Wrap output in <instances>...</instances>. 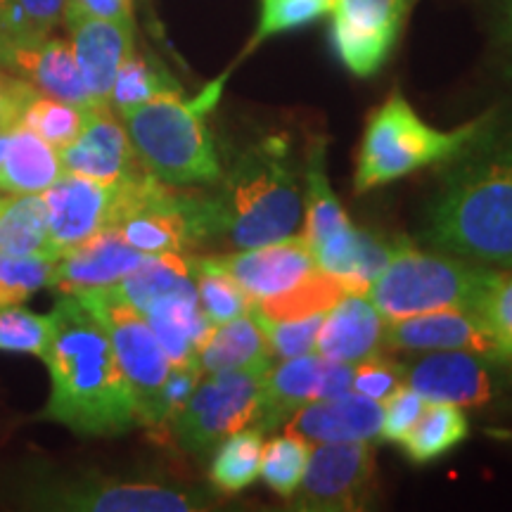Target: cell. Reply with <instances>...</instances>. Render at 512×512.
Here are the masks:
<instances>
[{
    "instance_id": "31",
    "label": "cell",
    "mask_w": 512,
    "mask_h": 512,
    "mask_svg": "<svg viewBox=\"0 0 512 512\" xmlns=\"http://www.w3.org/2000/svg\"><path fill=\"white\" fill-rule=\"evenodd\" d=\"M306 230L304 240L311 249L320 242L330 240L332 235L342 233L351 226L347 211L342 209L337 195L332 192L328 176H325V143L316 140L309 152V166H306Z\"/></svg>"
},
{
    "instance_id": "17",
    "label": "cell",
    "mask_w": 512,
    "mask_h": 512,
    "mask_svg": "<svg viewBox=\"0 0 512 512\" xmlns=\"http://www.w3.org/2000/svg\"><path fill=\"white\" fill-rule=\"evenodd\" d=\"M64 174L117 183L143 174V164L133 150L126 128L117 121L110 107L88 110L86 126L79 138L60 150Z\"/></svg>"
},
{
    "instance_id": "45",
    "label": "cell",
    "mask_w": 512,
    "mask_h": 512,
    "mask_svg": "<svg viewBox=\"0 0 512 512\" xmlns=\"http://www.w3.org/2000/svg\"><path fill=\"white\" fill-rule=\"evenodd\" d=\"M202 368L197 363L190 366H171V373L166 377L162 394H159V406H157V427L155 430H169L171 422L178 415V411L185 406V401L190 399V394L195 392V387L202 380Z\"/></svg>"
},
{
    "instance_id": "4",
    "label": "cell",
    "mask_w": 512,
    "mask_h": 512,
    "mask_svg": "<svg viewBox=\"0 0 512 512\" xmlns=\"http://www.w3.org/2000/svg\"><path fill=\"white\" fill-rule=\"evenodd\" d=\"M219 93V83L197 100L164 93L119 114L143 169L174 188H209L223 178L204 112Z\"/></svg>"
},
{
    "instance_id": "27",
    "label": "cell",
    "mask_w": 512,
    "mask_h": 512,
    "mask_svg": "<svg viewBox=\"0 0 512 512\" xmlns=\"http://www.w3.org/2000/svg\"><path fill=\"white\" fill-rule=\"evenodd\" d=\"M195 256L190 254H147L136 271L107 287L143 313L147 306L166 294L195 290Z\"/></svg>"
},
{
    "instance_id": "11",
    "label": "cell",
    "mask_w": 512,
    "mask_h": 512,
    "mask_svg": "<svg viewBox=\"0 0 512 512\" xmlns=\"http://www.w3.org/2000/svg\"><path fill=\"white\" fill-rule=\"evenodd\" d=\"M375 491V451L370 441H332L311 448L297 510H363Z\"/></svg>"
},
{
    "instance_id": "38",
    "label": "cell",
    "mask_w": 512,
    "mask_h": 512,
    "mask_svg": "<svg viewBox=\"0 0 512 512\" xmlns=\"http://www.w3.org/2000/svg\"><path fill=\"white\" fill-rule=\"evenodd\" d=\"M55 332L53 313L41 316L19 304L0 306V351L43 358Z\"/></svg>"
},
{
    "instance_id": "36",
    "label": "cell",
    "mask_w": 512,
    "mask_h": 512,
    "mask_svg": "<svg viewBox=\"0 0 512 512\" xmlns=\"http://www.w3.org/2000/svg\"><path fill=\"white\" fill-rule=\"evenodd\" d=\"M88 110L86 107L72 105V102L48 98V95L38 93L34 100L29 102V107L24 110L22 124L29 131H34L41 136L46 143H50L57 150L67 147L72 140L79 138V133L86 126Z\"/></svg>"
},
{
    "instance_id": "37",
    "label": "cell",
    "mask_w": 512,
    "mask_h": 512,
    "mask_svg": "<svg viewBox=\"0 0 512 512\" xmlns=\"http://www.w3.org/2000/svg\"><path fill=\"white\" fill-rule=\"evenodd\" d=\"M311 458V444L294 434H283L264 444L261 451V472L268 489H273L278 496L292 498L297 486L302 484Z\"/></svg>"
},
{
    "instance_id": "50",
    "label": "cell",
    "mask_w": 512,
    "mask_h": 512,
    "mask_svg": "<svg viewBox=\"0 0 512 512\" xmlns=\"http://www.w3.org/2000/svg\"><path fill=\"white\" fill-rule=\"evenodd\" d=\"M0 200H3V197H0Z\"/></svg>"
},
{
    "instance_id": "32",
    "label": "cell",
    "mask_w": 512,
    "mask_h": 512,
    "mask_svg": "<svg viewBox=\"0 0 512 512\" xmlns=\"http://www.w3.org/2000/svg\"><path fill=\"white\" fill-rule=\"evenodd\" d=\"M261 451H264V432L259 427H245L230 434L214 448L209 482L221 494H238L247 489L261 472Z\"/></svg>"
},
{
    "instance_id": "51",
    "label": "cell",
    "mask_w": 512,
    "mask_h": 512,
    "mask_svg": "<svg viewBox=\"0 0 512 512\" xmlns=\"http://www.w3.org/2000/svg\"><path fill=\"white\" fill-rule=\"evenodd\" d=\"M0 3H3V0H0Z\"/></svg>"
},
{
    "instance_id": "6",
    "label": "cell",
    "mask_w": 512,
    "mask_h": 512,
    "mask_svg": "<svg viewBox=\"0 0 512 512\" xmlns=\"http://www.w3.org/2000/svg\"><path fill=\"white\" fill-rule=\"evenodd\" d=\"M10 501L22 510L41 512H197L211 508L209 496L181 484L50 470L19 477L12 484Z\"/></svg>"
},
{
    "instance_id": "21",
    "label": "cell",
    "mask_w": 512,
    "mask_h": 512,
    "mask_svg": "<svg viewBox=\"0 0 512 512\" xmlns=\"http://www.w3.org/2000/svg\"><path fill=\"white\" fill-rule=\"evenodd\" d=\"M382 403L351 392L335 399L311 401L290 415L285 432L304 439L306 444L332 441H373L380 437Z\"/></svg>"
},
{
    "instance_id": "8",
    "label": "cell",
    "mask_w": 512,
    "mask_h": 512,
    "mask_svg": "<svg viewBox=\"0 0 512 512\" xmlns=\"http://www.w3.org/2000/svg\"><path fill=\"white\" fill-rule=\"evenodd\" d=\"M484 119L456 131H439L425 124L406 98L392 95L366 126L356 162V192L373 190L377 185L413 174L422 166L444 162L475 136Z\"/></svg>"
},
{
    "instance_id": "16",
    "label": "cell",
    "mask_w": 512,
    "mask_h": 512,
    "mask_svg": "<svg viewBox=\"0 0 512 512\" xmlns=\"http://www.w3.org/2000/svg\"><path fill=\"white\" fill-rule=\"evenodd\" d=\"M384 351L387 354L392 351H411V354L467 351V354L508 363L482 316L470 309H441L420 313V316L387 320Z\"/></svg>"
},
{
    "instance_id": "30",
    "label": "cell",
    "mask_w": 512,
    "mask_h": 512,
    "mask_svg": "<svg viewBox=\"0 0 512 512\" xmlns=\"http://www.w3.org/2000/svg\"><path fill=\"white\" fill-rule=\"evenodd\" d=\"M344 294H347L344 285L318 268L302 283L294 285L292 290L254 302L252 313L259 320H271V323L309 318L318 316V313H328Z\"/></svg>"
},
{
    "instance_id": "34",
    "label": "cell",
    "mask_w": 512,
    "mask_h": 512,
    "mask_svg": "<svg viewBox=\"0 0 512 512\" xmlns=\"http://www.w3.org/2000/svg\"><path fill=\"white\" fill-rule=\"evenodd\" d=\"M164 93H181V86L155 57L140 55L133 50L114 79L110 107L112 112L124 114Z\"/></svg>"
},
{
    "instance_id": "25",
    "label": "cell",
    "mask_w": 512,
    "mask_h": 512,
    "mask_svg": "<svg viewBox=\"0 0 512 512\" xmlns=\"http://www.w3.org/2000/svg\"><path fill=\"white\" fill-rule=\"evenodd\" d=\"M266 332L252 311L214 325L209 337L197 351V366L202 373L221 370H268L273 366Z\"/></svg>"
},
{
    "instance_id": "46",
    "label": "cell",
    "mask_w": 512,
    "mask_h": 512,
    "mask_svg": "<svg viewBox=\"0 0 512 512\" xmlns=\"http://www.w3.org/2000/svg\"><path fill=\"white\" fill-rule=\"evenodd\" d=\"M38 91L22 76L0 69V131H15Z\"/></svg>"
},
{
    "instance_id": "26",
    "label": "cell",
    "mask_w": 512,
    "mask_h": 512,
    "mask_svg": "<svg viewBox=\"0 0 512 512\" xmlns=\"http://www.w3.org/2000/svg\"><path fill=\"white\" fill-rule=\"evenodd\" d=\"M64 174L60 150L27 126L12 131L8 155L0 164V190L8 195H41Z\"/></svg>"
},
{
    "instance_id": "1",
    "label": "cell",
    "mask_w": 512,
    "mask_h": 512,
    "mask_svg": "<svg viewBox=\"0 0 512 512\" xmlns=\"http://www.w3.org/2000/svg\"><path fill=\"white\" fill-rule=\"evenodd\" d=\"M444 162L422 238L444 254L512 268V124L486 117Z\"/></svg>"
},
{
    "instance_id": "9",
    "label": "cell",
    "mask_w": 512,
    "mask_h": 512,
    "mask_svg": "<svg viewBox=\"0 0 512 512\" xmlns=\"http://www.w3.org/2000/svg\"><path fill=\"white\" fill-rule=\"evenodd\" d=\"M264 377L266 370L204 373L169 427L176 444L192 456H207L230 434L256 425L264 403Z\"/></svg>"
},
{
    "instance_id": "10",
    "label": "cell",
    "mask_w": 512,
    "mask_h": 512,
    "mask_svg": "<svg viewBox=\"0 0 512 512\" xmlns=\"http://www.w3.org/2000/svg\"><path fill=\"white\" fill-rule=\"evenodd\" d=\"M81 302L91 309L110 337L114 356L131 387L136 418L147 430L157 427L159 394L171 373V361L140 311L119 299L112 290L81 294Z\"/></svg>"
},
{
    "instance_id": "3",
    "label": "cell",
    "mask_w": 512,
    "mask_h": 512,
    "mask_svg": "<svg viewBox=\"0 0 512 512\" xmlns=\"http://www.w3.org/2000/svg\"><path fill=\"white\" fill-rule=\"evenodd\" d=\"M216 192L221 238L235 249L264 247L297 230L302 192L285 138H266L240 152Z\"/></svg>"
},
{
    "instance_id": "48",
    "label": "cell",
    "mask_w": 512,
    "mask_h": 512,
    "mask_svg": "<svg viewBox=\"0 0 512 512\" xmlns=\"http://www.w3.org/2000/svg\"><path fill=\"white\" fill-rule=\"evenodd\" d=\"M10 138H12V131H0V164H3L5 155H8Z\"/></svg>"
},
{
    "instance_id": "47",
    "label": "cell",
    "mask_w": 512,
    "mask_h": 512,
    "mask_svg": "<svg viewBox=\"0 0 512 512\" xmlns=\"http://www.w3.org/2000/svg\"><path fill=\"white\" fill-rule=\"evenodd\" d=\"M64 15H86L133 24L131 0H67Z\"/></svg>"
},
{
    "instance_id": "40",
    "label": "cell",
    "mask_w": 512,
    "mask_h": 512,
    "mask_svg": "<svg viewBox=\"0 0 512 512\" xmlns=\"http://www.w3.org/2000/svg\"><path fill=\"white\" fill-rule=\"evenodd\" d=\"M335 0H261V22L254 43L283 34L328 15Z\"/></svg>"
},
{
    "instance_id": "19",
    "label": "cell",
    "mask_w": 512,
    "mask_h": 512,
    "mask_svg": "<svg viewBox=\"0 0 512 512\" xmlns=\"http://www.w3.org/2000/svg\"><path fill=\"white\" fill-rule=\"evenodd\" d=\"M254 302L292 290L318 271L316 256L304 235L271 242L264 247L240 249L238 254L216 256Z\"/></svg>"
},
{
    "instance_id": "39",
    "label": "cell",
    "mask_w": 512,
    "mask_h": 512,
    "mask_svg": "<svg viewBox=\"0 0 512 512\" xmlns=\"http://www.w3.org/2000/svg\"><path fill=\"white\" fill-rule=\"evenodd\" d=\"M55 261L50 256H19L0 252V306L22 304L38 290L53 285Z\"/></svg>"
},
{
    "instance_id": "5",
    "label": "cell",
    "mask_w": 512,
    "mask_h": 512,
    "mask_svg": "<svg viewBox=\"0 0 512 512\" xmlns=\"http://www.w3.org/2000/svg\"><path fill=\"white\" fill-rule=\"evenodd\" d=\"M496 268L453 254H434L396 240L387 266L366 292L384 320H399L441 309L479 311Z\"/></svg>"
},
{
    "instance_id": "20",
    "label": "cell",
    "mask_w": 512,
    "mask_h": 512,
    "mask_svg": "<svg viewBox=\"0 0 512 512\" xmlns=\"http://www.w3.org/2000/svg\"><path fill=\"white\" fill-rule=\"evenodd\" d=\"M64 22L72 36L76 62H79L93 105L110 107L114 79L126 57L136 50L133 24L86 15H64Z\"/></svg>"
},
{
    "instance_id": "29",
    "label": "cell",
    "mask_w": 512,
    "mask_h": 512,
    "mask_svg": "<svg viewBox=\"0 0 512 512\" xmlns=\"http://www.w3.org/2000/svg\"><path fill=\"white\" fill-rule=\"evenodd\" d=\"M467 432H470V427H467V418L460 411V406L427 403L413 430L401 441V446L413 463H432V460L453 451L460 441H465Z\"/></svg>"
},
{
    "instance_id": "23",
    "label": "cell",
    "mask_w": 512,
    "mask_h": 512,
    "mask_svg": "<svg viewBox=\"0 0 512 512\" xmlns=\"http://www.w3.org/2000/svg\"><path fill=\"white\" fill-rule=\"evenodd\" d=\"M0 69L22 76L38 93L48 98L72 102L93 110L91 93L83 83L74 48L62 38H46L34 46H17L0 53Z\"/></svg>"
},
{
    "instance_id": "35",
    "label": "cell",
    "mask_w": 512,
    "mask_h": 512,
    "mask_svg": "<svg viewBox=\"0 0 512 512\" xmlns=\"http://www.w3.org/2000/svg\"><path fill=\"white\" fill-rule=\"evenodd\" d=\"M195 285L204 316L211 325L228 323V320L252 311L254 299L242 290L238 280L219 264L216 256L195 259Z\"/></svg>"
},
{
    "instance_id": "7",
    "label": "cell",
    "mask_w": 512,
    "mask_h": 512,
    "mask_svg": "<svg viewBox=\"0 0 512 512\" xmlns=\"http://www.w3.org/2000/svg\"><path fill=\"white\" fill-rule=\"evenodd\" d=\"M112 228L143 254H190L221 238L214 195L157 181L147 171L121 181Z\"/></svg>"
},
{
    "instance_id": "18",
    "label": "cell",
    "mask_w": 512,
    "mask_h": 512,
    "mask_svg": "<svg viewBox=\"0 0 512 512\" xmlns=\"http://www.w3.org/2000/svg\"><path fill=\"white\" fill-rule=\"evenodd\" d=\"M145 256L128 245L117 230L105 228L57 256L50 290L60 292L62 297H81V294L105 290L136 271Z\"/></svg>"
},
{
    "instance_id": "41",
    "label": "cell",
    "mask_w": 512,
    "mask_h": 512,
    "mask_svg": "<svg viewBox=\"0 0 512 512\" xmlns=\"http://www.w3.org/2000/svg\"><path fill=\"white\" fill-rule=\"evenodd\" d=\"M325 313H318V316L299 318V320H278V323H271V320H259L261 328L266 332L268 347H271L273 361H283V358L302 356L316 351V339L320 323H323Z\"/></svg>"
},
{
    "instance_id": "43",
    "label": "cell",
    "mask_w": 512,
    "mask_h": 512,
    "mask_svg": "<svg viewBox=\"0 0 512 512\" xmlns=\"http://www.w3.org/2000/svg\"><path fill=\"white\" fill-rule=\"evenodd\" d=\"M406 366L392 361L387 354L370 356L354 366V384L351 389L375 401H387L396 389L403 387Z\"/></svg>"
},
{
    "instance_id": "14",
    "label": "cell",
    "mask_w": 512,
    "mask_h": 512,
    "mask_svg": "<svg viewBox=\"0 0 512 512\" xmlns=\"http://www.w3.org/2000/svg\"><path fill=\"white\" fill-rule=\"evenodd\" d=\"M498 366L503 363L467 351H425L406 366L403 384L427 403L486 406L498 392Z\"/></svg>"
},
{
    "instance_id": "2",
    "label": "cell",
    "mask_w": 512,
    "mask_h": 512,
    "mask_svg": "<svg viewBox=\"0 0 512 512\" xmlns=\"http://www.w3.org/2000/svg\"><path fill=\"white\" fill-rule=\"evenodd\" d=\"M55 332L43 363L50 396L41 420L83 437H117L136 425V403L121 373L112 342L98 316L79 297H60Z\"/></svg>"
},
{
    "instance_id": "44",
    "label": "cell",
    "mask_w": 512,
    "mask_h": 512,
    "mask_svg": "<svg viewBox=\"0 0 512 512\" xmlns=\"http://www.w3.org/2000/svg\"><path fill=\"white\" fill-rule=\"evenodd\" d=\"M425 406L427 401L420 394H415L411 387H406V384L396 389L387 401H382L380 439L389 441V444H401L406 434L413 430Z\"/></svg>"
},
{
    "instance_id": "33",
    "label": "cell",
    "mask_w": 512,
    "mask_h": 512,
    "mask_svg": "<svg viewBox=\"0 0 512 512\" xmlns=\"http://www.w3.org/2000/svg\"><path fill=\"white\" fill-rule=\"evenodd\" d=\"M67 0H3L0 3V53L34 46L53 34Z\"/></svg>"
},
{
    "instance_id": "28",
    "label": "cell",
    "mask_w": 512,
    "mask_h": 512,
    "mask_svg": "<svg viewBox=\"0 0 512 512\" xmlns=\"http://www.w3.org/2000/svg\"><path fill=\"white\" fill-rule=\"evenodd\" d=\"M0 252L50 259L62 254L50 238L48 211L41 195H10L0 200Z\"/></svg>"
},
{
    "instance_id": "22",
    "label": "cell",
    "mask_w": 512,
    "mask_h": 512,
    "mask_svg": "<svg viewBox=\"0 0 512 512\" xmlns=\"http://www.w3.org/2000/svg\"><path fill=\"white\" fill-rule=\"evenodd\" d=\"M387 320L375 309L368 294L347 292L320 323L316 351L328 361L356 363L370 356L387 354L384 351Z\"/></svg>"
},
{
    "instance_id": "42",
    "label": "cell",
    "mask_w": 512,
    "mask_h": 512,
    "mask_svg": "<svg viewBox=\"0 0 512 512\" xmlns=\"http://www.w3.org/2000/svg\"><path fill=\"white\" fill-rule=\"evenodd\" d=\"M477 313L494 335L505 361L512 363V271L496 273Z\"/></svg>"
},
{
    "instance_id": "12",
    "label": "cell",
    "mask_w": 512,
    "mask_h": 512,
    "mask_svg": "<svg viewBox=\"0 0 512 512\" xmlns=\"http://www.w3.org/2000/svg\"><path fill=\"white\" fill-rule=\"evenodd\" d=\"M354 366L328 361L318 354H302L275 361L264 377V403L256 427L273 432L283 427L290 415L311 401L335 399L351 392Z\"/></svg>"
},
{
    "instance_id": "24",
    "label": "cell",
    "mask_w": 512,
    "mask_h": 512,
    "mask_svg": "<svg viewBox=\"0 0 512 512\" xmlns=\"http://www.w3.org/2000/svg\"><path fill=\"white\" fill-rule=\"evenodd\" d=\"M392 249L394 245L377 240L366 230L349 226L313 247V256L320 271L337 278L344 290L366 294L382 268L387 266Z\"/></svg>"
},
{
    "instance_id": "15",
    "label": "cell",
    "mask_w": 512,
    "mask_h": 512,
    "mask_svg": "<svg viewBox=\"0 0 512 512\" xmlns=\"http://www.w3.org/2000/svg\"><path fill=\"white\" fill-rule=\"evenodd\" d=\"M119 195L121 181L102 183L86 176L62 174L41 192L53 245L64 252L98 235L100 230L112 228Z\"/></svg>"
},
{
    "instance_id": "49",
    "label": "cell",
    "mask_w": 512,
    "mask_h": 512,
    "mask_svg": "<svg viewBox=\"0 0 512 512\" xmlns=\"http://www.w3.org/2000/svg\"><path fill=\"white\" fill-rule=\"evenodd\" d=\"M510 15H512V0H510Z\"/></svg>"
},
{
    "instance_id": "13",
    "label": "cell",
    "mask_w": 512,
    "mask_h": 512,
    "mask_svg": "<svg viewBox=\"0 0 512 512\" xmlns=\"http://www.w3.org/2000/svg\"><path fill=\"white\" fill-rule=\"evenodd\" d=\"M406 8L408 0H335L330 38L349 72L370 76L382 67Z\"/></svg>"
}]
</instances>
